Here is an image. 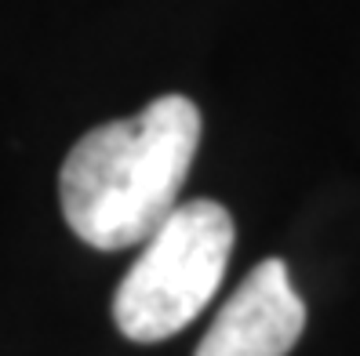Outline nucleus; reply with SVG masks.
Instances as JSON below:
<instances>
[{
  "mask_svg": "<svg viewBox=\"0 0 360 356\" xmlns=\"http://www.w3.org/2000/svg\"><path fill=\"white\" fill-rule=\"evenodd\" d=\"M200 145V110L186 95H160L128 120L84 135L58 171L70 229L98 251L142 244L179 204Z\"/></svg>",
  "mask_w": 360,
  "mask_h": 356,
  "instance_id": "obj_1",
  "label": "nucleus"
},
{
  "mask_svg": "<svg viewBox=\"0 0 360 356\" xmlns=\"http://www.w3.org/2000/svg\"><path fill=\"white\" fill-rule=\"evenodd\" d=\"M233 218L215 200L175 204L142 240L113 295V320L131 342H164L215 298L233 255Z\"/></svg>",
  "mask_w": 360,
  "mask_h": 356,
  "instance_id": "obj_2",
  "label": "nucleus"
},
{
  "mask_svg": "<svg viewBox=\"0 0 360 356\" xmlns=\"http://www.w3.org/2000/svg\"><path fill=\"white\" fill-rule=\"evenodd\" d=\"M306 327V305L281 258L259 262L211 320L193 356H288Z\"/></svg>",
  "mask_w": 360,
  "mask_h": 356,
  "instance_id": "obj_3",
  "label": "nucleus"
}]
</instances>
